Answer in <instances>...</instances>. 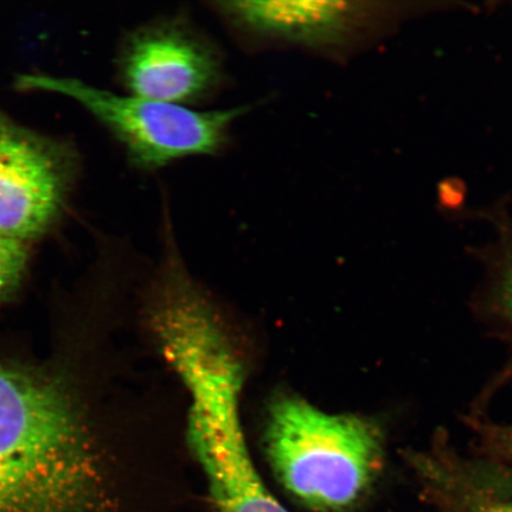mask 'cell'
Wrapping results in <instances>:
<instances>
[{"instance_id": "cell-11", "label": "cell", "mask_w": 512, "mask_h": 512, "mask_svg": "<svg viewBox=\"0 0 512 512\" xmlns=\"http://www.w3.org/2000/svg\"><path fill=\"white\" fill-rule=\"evenodd\" d=\"M499 445L504 447L510 456H512V427L505 428V430L499 435Z\"/></svg>"}, {"instance_id": "cell-7", "label": "cell", "mask_w": 512, "mask_h": 512, "mask_svg": "<svg viewBox=\"0 0 512 512\" xmlns=\"http://www.w3.org/2000/svg\"><path fill=\"white\" fill-rule=\"evenodd\" d=\"M216 512H290L265 483L230 492L213 503Z\"/></svg>"}, {"instance_id": "cell-2", "label": "cell", "mask_w": 512, "mask_h": 512, "mask_svg": "<svg viewBox=\"0 0 512 512\" xmlns=\"http://www.w3.org/2000/svg\"><path fill=\"white\" fill-rule=\"evenodd\" d=\"M382 438L370 420L322 411L304 399L273 402L268 460L280 483L307 507L339 512L360 502L379 475Z\"/></svg>"}, {"instance_id": "cell-6", "label": "cell", "mask_w": 512, "mask_h": 512, "mask_svg": "<svg viewBox=\"0 0 512 512\" xmlns=\"http://www.w3.org/2000/svg\"><path fill=\"white\" fill-rule=\"evenodd\" d=\"M79 170L72 146L0 111V233L24 242L46 233L66 210Z\"/></svg>"}, {"instance_id": "cell-9", "label": "cell", "mask_w": 512, "mask_h": 512, "mask_svg": "<svg viewBox=\"0 0 512 512\" xmlns=\"http://www.w3.org/2000/svg\"><path fill=\"white\" fill-rule=\"evenodd\" d=\"M503 304L509 318L512 320V260L505 271L502 283Z\"/></svg>"}, {"instance_id": "cell-5", "label": "cell", "mask_w": 512, "mask_h": 512, "mask_svg": "<svg viewBox=\"0 0 512 512\" xmlns=\"http://www.w3.org/2000/svg\"><path fill=\"white\" fill-rule=\"evenodd\" d=\"M114 79L121 93L189 108L215 101L230 83L221 44L183 10L125 30Z\"/></svg>"}, {"instance_id": "cell-3", "label": "cell", "mask_w": 512, "mask_h": 512, "mask_svg": "<svg viewBox=\"0 0 512 512\" xmlns=\"http://www.w3.org/2000/svg\"><path fill=\"white\" fill-rule=\"evenodd\" d=\"M207 10L247 54L300 51L350 60L394 34L409 19L447 10L427 2H251L217 0Z\"/></svg>"}, {"instance_id": "cell-8", "label": "cell", "mask_w": 512, "mask_h": 512, "mask_svg": "<svg viewBox=\"0 0 512 512\" xmlns=\"http://www.w3.org/2000/svg\"><path fill=\"white\" fill-rule=\"evenodd\" d=\"M27 243L0 233V298L23 277L28 264Z\"/></svg>"}, {"instance_id": "cell-1", "label": "cell", "mask_w": 512, "mask_h": 512, "mask_svg": "<svg viewBox=\"0 0 512 512\" xmlns=\"http://www.w3.org/2000/svg\"><path fill=\"white\" fill-rule=\"evenodd\" d=\"M104 465L60 381L0 364V512H111Z\"/></svg>"}, {"instance_id": "cell-10", "label": "cell", "mask_w": 512, "mask_h": 512, "mask_svg": "<svg viewBox=\"0 0 512 512\" xmlns=\"http://www.w3.org/2000/svg\"><path fill=\"white\" fill-rule=\"evenodd\" d=\"M473 512H512V501L483 504Z\"/></svg>"}, {"instance_id": "cell-4", "label": "cell", "mask_w": 512, "mask_h": 512, "mask_svg": "<svg viewBox=\"0 0 512 512\" xmlns=\"http://www.w3.org/2000/svg\"><path fill=\"white\" fill-rule=\"evenodd\" d=\"M19 89L67 96L92 114L133 170L153 174L182 160L219 157L233 142L236 123L254 104L222 110L189 108L88 85L78 79L23 75Z\"/></svg>"}]
</instances>
